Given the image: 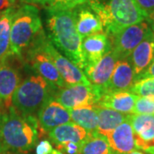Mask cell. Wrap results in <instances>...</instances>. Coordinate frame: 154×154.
<instances>
[{
	"instance_id": "9c48e42d",
	"label": "cell",
	"mask_w": 154,
	"mask_h": 154,
	"mask_svg": "<svg viewBox=\"0 0 154 154\" xmlns=\"http://www.w3.org/2000/svg\"><path fill=\"white\" fill-rule=\"evenodd\" d=\"M40 42L42 49L44 50L45 52L48 55L50 59L53 63L67 86L80 83L92 85L81 69H79L69 58L63 56L57 51L50 38L45 36V32L41 34Z\"/></svg>"
},
{
	"instance_id": "d6a6232c",
	"label": "cell",
	"mask_w": 154,
	"mask_h": 154,
	"mask_svg": "<svg viewBox=\"0 0 154 154\" xmlns=\"http://www.w3.org/2000/svg\"><path fill=\"white\" fill-rule=\"evenodd\" d=\"M22 3H25L27 5H45V3L48 0H20Z\"/></svg>"
},
{
	"instance_id": "836d02e7",
	"label": "cell",
	"mask_w": 154,
	"mask_h": 154,
	"mask_svg": "<svg viewBox=\"0 0 154 154\" xmlns=\"http://www.w3.org/2000/svg\"><path fill=\"white\" fill-rule=\"evenodd\" d=\"M146 22H148L149 26H150V28H152V32L154 33V11L149 15L148 17H146Z\"/></svg>"
},
{
	"instance_id": "8fae6325",
	"label": "cell",
	"mask_w": 154,
	"mask_h": 154,
	"mask_svg": "<svg viewBox=\"0 0 154 154\" xmlns=\"http://www.w3.org/2000/svg\"><path fill=\"white\" fill-rule=\"evenodd\" d=\"M22 82L18 69L5 61L0 65V110L9 108L17 87Z\"/></svg>"
},
{
	"instance_id": "7c38bea8",
	"label": "cell",
	"mask_w": 154,
	"mask_h": 154,
	"mask_svg": "<svg viewBox=\"0 0 154 154\" xmlns=\"http://www.w3.org/2000/svg\"><path fill=\"white\" fill-rule=\"evenodd\" d=\"M117 61L118 58L110 50L97 64L94 66L86 67L82 71L92 85L101 88L105 94V88L112 75Z\"/></svg>"
},
{
	"instance_id": "277c9868",
	"label": "cell",
	"mask_w": 154,
	"mask_h": 154,
	"mask_svg": "<svg viewBox=\"0 0 154 154\" xmlns=\"http://www.w3.org/2000/svg\"><path fill=\"white\" fill-rule=\"evenodd\" d=\"M43 30L38 10L24 5L16 10L11 29V55L22 59L33 39Z\"/></svg>"
},
{
	"instance_id": "cb8c5ba5",
	"label": "cell",
	"mask_w": 154,
	"mask_h": 154,
	"mask_svg": "<svg viewBox=\"0 0 154 154\" xmlns=\"http://www.w3.org/2000/svg\"><path fill=\"white\" fill-rule=\"evenodd\" d=\"M107 138L99 133L92 134L84 141L80 154H111Z\"/></svg>"
},
{
	"instance_id": "e0dca14e",
	"label": "cell",
	"mask_w": 154,
	"mask_h": 154,
	"mask_svg": "<svg viewBox=\"0 0 154 154\" xmlns=\"http://www.w3.org/2000/svg\"><path fill=\"white\" fill-rule=\"evenodd\" d=\"M110 51V41L105 33H97L83 38L82 51L86 60L85 68L97 64Z\"/></svg>"
},
{
	"instance_id": "f35d334b",
	"label": "cell",
	"mask_w": 154,
	"mask_h": 154,
	"mask_svg": "<svg viewBox=\"0 0 154 154\" xmlns=\"http://www.w3.org/2000/svg\"><path fill=\"white\" fill-rule=\"evenodd\" d=\"M14 154H28V153H14Z\"/></svg>"
},
{
	"instance_id": "ffe728a7",
	"label": "cell",
	"mask_w": 154,
	"mask_h": 154,
	"mask_svg": "<svg viewBox=\"0 0 154 154\" xmlns=\"http://www.w3.org/2000/svg\"><path fill=\"white\" fill-rule=\"evenodd\" d=\"M136 99L137 96L130 91L107 92L101 96L96 105L124 114H133Z\"/></svg>"
},
{
	"instance_id": "d590c367",
	"label": "cell",
	"mask_w": 154,
	"mask_h": 154,
	"mask_svg": "<svg viewBox=\"0 0 154 154\" xmlns=\"http://www.w3.org/2000/svg\"><path fill=\"white\" fill-rule=\"evenodd\" d=\"M111 154H118V153H116L114 152H112V153ZM125 154H146L143 152H141V151H139V150H134V151H132V152H128V153H125Z\"/></svg>"
},
{
	"instance_id": "d4e9b609",
	"label": "cell",
	"mask_w": 154,
	"mask_h": 154,
	"mask_svg": "<svg viewBox=\"0 0 154 154\" xmlns=\"http://www.w3.org/2000/svg\"><path fill=\"white\" fill-rule=\"evenodd\" d=\"M88 0H48L43 5L47 11H72L78 6L88 4Z\"/></svg>"
},
{
	"instance_id": "3957f363",
	"label": "cell",
	"mask_w": 154,
	"mask_h": 154,
	"mask_svg": "<svg viewBox=\"0 0 154 154\" xmlns=\"http://www.w3.org/2000/svg\"><path fill=\"white\" fill-rule=\"evenodd\" d=\"M88 4L99 18L104 33L108 38L146 19L135 0H88Z\"/></svg>"
},
{
	"instance_id": "4dcf8cb0",
	"label": "cell",
	"mask_w": 154,
	"mask_h": 154,
	"mask_svg": "<svg viewBox=\"0 0 154 154\" xmlns=\"http://www.w3.org/2000/svg\"><path fill=\"white\" fill-rule=\"evenodd\" d=\"M146 78H154V61L146 69V70L144 71L140 76L138 77L136 82L140 81V80H142V79H146Z\"/></svg>"
},
{
	"instance_id": "52a82bcc",
	"label": "cell",
	"mask_w": 154,
	"mask_h": 154,
	"mask_svg": "<svg viewBox=\"0 0 154 154\" xmlns=\"http://www.w3.org/2000/svg\"><path fill=\"white\" fill-rule=\"evenodd\" d=\"M152 32L146 21L127 27L109 38L110 50L118 60L128 59L135 47Z\"/></svg>"
},
{
	"instance_id": "7402d4cb",
	"label": "cell",
	"mask_w": 154,
	"mask_h": 154,
	"mask_svg": "<svg viewBox=\"0 0 154 154\" xmlns=\"http://www.w3.org/2000/svg\"><path fill=\"white\" fill-rule=\"evenodd\" d=\"M15 7H11L0 13V65L11 57V29Z\"/></svg>"
},
{
	"instance_id": "6da1fadb",
	"label": "cell",
	"mask_w": 154,
	"mask_h": 154,
	"mask_svg": "<svg viewBox=\"0 0 154 154\" xmlns=\"http://www.w3.org/2000/svg\"><path fill=\"white\" fill-rule=\"evenodd\" d=\"M44 132L35 116H25L12 105L0 110V144L5 154L27 153Z\"/></svg>"
},
{
	"instance_id": "4fadbf2b",
	"label": "cell",
	"mask_w": 154,
	"mask_h": 154,
	"mask_svg": "<svg viewBox=\"0 0 154 154\" xmlns=\"http://www.w3.org/2000/svg\"><path fill=\"white\" fill-rule=\"evenodd\" d=\"M128 120L134 133L137 150L154 146V115L130 114Z\"/></svg>"
},
{
	"instance_id": "9a60e30c",
	"label": "cell",
	"mask_w": 154,
	"mask_h": 154,
	"mask_svg": "<svg viewBox=\"0 0 154 154\" xmlns=\"http://www.w3.org/2000/svg\"><path fill=\"white\" fill-rule=\"evenodd\" d=\"M106 138L111 151L116 153L125 154L137 150L134 133L128 119L116 127Z\"/></svg>"
},
{
	"instance_id": "5b68a950",
	"label": "cell",
	"mask_w": 154,
	"mask_h": 154,
	"mask_svg": "<svg viewBox=\"0 0 154 154\" xmlns=\"http://www.w3.org/2000/svg\"><path fill=\"white\" fill-rule=\"evenodd\" d=\"M54 89L43 77L33 75L23 80L17 87L11 99V105L25 116H34Z\"/></svg>"
},
{
	"instance_id": "74e56055",
	"label": "cell",
	"mask_w": 154,
	"mask_h": 154,
	"mask_svg": "<svg viewBox=\"0 0 154 154\" xmlns=\"http://www.w3.org/2000/svg\"><path fill=\"white\" fill-rule=\"evenodd\" d=\"M11 3H12V4L14 5V4L16 3V1H17V0H11Z\"/></svg>"
},
{
	"instance_id": "44dd1931",
	"label": "cell",
	"mask_w": 154,
	"mask_h": 154,
	"mask_svg": "<svg viewBox=\"0 0 154 154\" xmlns=\"http://www.w3.org/2000/svg\"><path fill=\"white\" fill-rule=\"evenodd\" d=\"M98 113V128L99 134L107 136L122 122L127 121L130 114H124L109 108L95 105Z\"/></svg>"
},
{
	"instance_id": "8d00e7d4",
	"label": "cell",
	"mask_w": 154,
	"mask_h": 154,
	"mask_svg": "<svg viewBox=\"0 0 154 154\" xmlns=\"http://www.w3.org/2000/svg\"><path fill=\"white\" fill-rule=\"evenodd\" d=\"M0 154H5V150L3 148L1 144H0Z\"/></svg>"
},
{
	"instance_id": "e575fe53",
	"label": "cell",
	"mask_w": 154,
	"mask_h": 154,
	"mask_svg": "<svg viewBox=\"0 0 154 154\" xmlns=\"http://www.w3.org/2000/svg\"><path fill=\"white\" fill-rule=\"evenodd\" d=\"M146 154H154V146H150L143 151Z\"/></svg>"
},
{
	"instance_id": "8992f818",
	"label": "cell",
	"mask_w": 154,
	"mask_h": 154,
	"mask_svg": "<svg viewBox=\"0 0 154 154\" xmlns=\"http://www.w3.org/2000/svg\"><path fill=\"white\" fill-rule=\"evenodd\" d=\"M44 30L33 39L26 51V60L37 75L43 77L54 89H61L66 87L63 79L55 65L50 59L48 55L44 51L41 46L40 38Z\"/></svg>"
},
{
	"instance_id": "d6986e66",
	"label": "cell",
	"mask_w": 154,
	"mask_h": 154,
	"mask_svg": "<svg viewBox=\"0 0 154 154\" xmlns=\"http://www.w3.org/2000/svg\"><path fill=\"white\" fill-rule=\"evenodd\" d=\"M80 5L72 10L75 16V28L82 39L88 36L103 33V27L99 18L90 7Z\"/></svg>"
},
{
	"instance_id": "484cf974",
	"label": "cell",
	"mask_w": 154,
	"mask_h": 154,
	"mask_svg": "<svg viewBox=\"0 0 154 154\" xmlns=\"http://www.w3.org/2000/svg\"><path fill=\"white\" fill-rule=\"evenodd\" d=\"M129 91L138 97L154 98V78H146L135 82Z\"/></svg>"
},
{
	"instance_id": "1f68e13d",
	"label": "cell",
	"mask_w": 154,
	"mask_h": 154,
	"mask_svg": "<svg viewBox=\"0 0 154 154\" xmlns=\"http://www.w3.org/2000/svg\"><path fill=\"white\" fill-rule=\"evenodd\" d=\"M13 6L11 0H0V13Z\"/></svg>"
},
{
	"instance_id": "ba28073f",
	"label": "cell",
	"mask_w": 154,
	"mask_h": 154,
	"mask_svg": "<svg viewBox=\"0 0 154 154\" xmlns=\"http://www.w3.org/2000/svg\"><path fill=\"white\" fill-rule=\"evenodd\" d=\"M105 92L94 85L75 84L58 89L54 99L68 110L98 103Z\"/></svg>"
},
{
	"instance_id": "f1b7e54d",
	"label": "cell",
	"mask_w": 154,
	"mask_h": 154,
	"mask_svg": "<svg viewBox=\"0 0 154 154\" xmlns=\"http://www.w3.org/2000/svg\"><path fill=\"white\" fill-rule=\"evenodd\" d=\"M135 1L146 17L154 11V0H135Z\"/></svg>"
},
{
	"instance_id": "f546056e",
	"label": "cell",
	"mask_w": 154,
	"mask_h": 154,
	"mask_svg": "<svg viewBox=\"0 0 154 154\" xmlns=\"http://www.w3.org/2000/svg\"><path fill=\"white\" fill-rule=\"evenodd\" d=\"M82 144L68 143L58 149L63 154H80L81 147Z\"/></svg>"
},
{
	"instance_id": "30bf717a",
	"label": "cell",
	"mask_w": 154,
	"mask_h": 154,
	"mask_svg": "<svg viewBox=\"0 0 154 154\" xmlns=\"http://www.w3.org/2000/svg\"><path fill=\"white\" fill-rule=\"evenodd\" d=\"M36 117L44 133L50 132L56 127L71 122L69 110L59 104L53 97H50L42 105Z\"/></svg>"
},
{
	"instance_id": "4316f807",
	"label": "cell",
	"mask_w": 154,
	"mask_h": 154,
	"mask_svg": "<svg viewBox=\"0 0 154 154\" xmlns=\"http://www.w3.org/2000/svg\"><path fill=\"white\" fill-rule=\"evenodd\" d=\"M133 114L154 115V98L137 96Z\"/></svg>"
},
{
	"instance_id": "7a4b0ae2",
	"label": "cell",
	"mask_w": 154,
	"mask_h": 154,
	"mask_svg": "<svg viewBox=\"0 0 154 154\" xmlns=\"http://www.w3.org/2000/svg\"><path fill=\"white\" fill-rule=\"evenodd\" d=\"M46 20L50 40L82 70L86 66L82 38L75 28L73 11H47Z\"/></svg>"
},
{
	"instance_id": "83f0119b",
	"label": "cell",
	"mask_w": 154,
	"mask_h": 154,
	"mask_svg": "<svg viewBox=\"0 0 154 154\" xmlns=\"http://www.w3.org/2000/svg\"><path fill=\"white\" fill-rule=\"evenodd\" d=\"M36 154H63L61 151L54 148L52 144L47 140H43L36 145Z\"/></svg>"
},
{
	"instance_id": "2e32d148",
	"label": "cell",
	"mask_w": 154,
	"mask_h": 154,
	"mask_svg": "<svg viewBox=\"0 0 154 154\" xmlns=\"http://www.w3.org/2000/svg\"><path fill=\"white\" fill-rule=\"evenodd\" d=\"M132 66L135 82L154 61V33L149 34L138 45L128 58Z\"/></svg>"
},
{
	"instance_id": "603a6c76",
	"label": "cell",
	"mask_w": 154,
	"mask_h": 154,
	"mask_svg": "<svg viewBox=\"0 0 154 154\" xmlns=\"http://www.w3.org/2000/svg\"><path fill=\"white\" fill-rule=\"evenodd\" d=\"M71 121L89 134L98 133V113L95 105H84L69 110Z\"/></svg>"
},
{
	"instance_id": "ac0fdd59",
	"label": "cell",
	"mask_w": 154,
	"mask_h": 154,
	"mask_svg": "<svg viewBox=\"0 0 154 154\" xmlns=\"http://www.w3.org/2000/svg\"><path fill=\"white\" fill-rule=\"evenodd\" d=\"M135 82V75L128 59L118 60L105 90L107 92L129 91Z\"/></svg>"
},
{
	"instance_id": "5bb4252c",
	"label": "cell",
	"mask_w": 154,
	"mask_h": 154,
	"mask_svg": "<svg viewBox=\"0 0 154 154\" xmlns=\"http://www.w3.org/2000/svg\"><path fill=\"white\" fill-rule=\"evenodd\" d=\"M91 134L83 128L70 122L56 127L48 132V137L55 146V148L58 150L63 146L71 142L82 144Z\"/></svg>"
}]
</instances>
